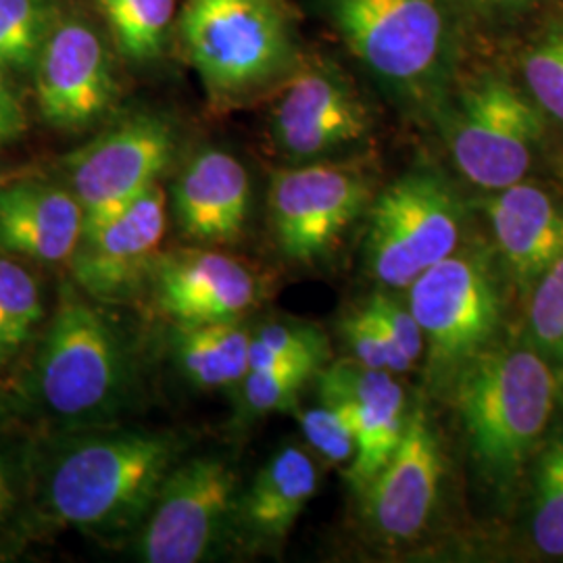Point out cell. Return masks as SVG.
I'll use <instances>...</instances> for the list:
<instances>
[{"instance_id":"obj_1","label":"cell","mask_w":563,"mask_h":563,"mask_svg":"<svg viewBox=\"0 0 563 563\" xmlns=\"http://www.w3.org/2000/svg\"><path fill=\"white\" fill-rule=\"evenodd\" d=\"M323 18L363 67L405 107L439 115L457 48V0H320Z\"/></svg>"},{"instance_id":"obj_2","label":"cell","mask_w":563,"mask_h":563,"mask_svg":"<svg viewBox=\"0 0 563 563\" xmlns=\"http://www.w3.org/2000/svg\"><path fill=\"white\" fill-rule=\"evenodd\" d=\"M484 481L509 490L543 441L558 401V376L534 346L488 344L449 388Z\"/></svg>"},{"instance_id":"obj_3","label":"cell","mask_w":563,"mask_h":563,"mask_svg":"<svg viewBox=\"0 0 563 563\" xmlns=\"http://www.w3.org/2000/svg\"><path fill=\"white\" fill-rule=\"evenodd\" d=\"M178 457V439L115 432L71 446L51 472L46 505L57 522L97 537L139 528Z\"/></svg>"},{"instance_id":"obj_4","label":"cell","mask_w":563,"mask_h":563,"mask_svg":"<svg viewBox=\"0 0 563 563\" xmlns=\"http://www.w3.org/2000/svg\"><path fill=\"white\" fill-rule=\"evenodd\" d=\"M178 34L213 101H244L299 67L297 23L284 0H186Z\"/></svg>"},{"instance_id":"obj_5","label":"cell","mask_w":563,"mask_h":563,"mask_svg":"<svg viewBox=\"0 0 563 563\" xmlns=\"http://www.w3.org/2000/svg\"><path fill=\"white\" fill-rule=\"evenodd\" d=\"M38 357L46 407L69 422L115 416L132 386V365L118 325L84 295L65 286Z\"/></svg>"},{"instance_id":"obj_6","label":"cell","mask_w":563,"mask_h":563,"mask_svg":"<svg viewBox=\"0 0 563 563\" xmlns=\"http://www.w3.org/2000/svg\"><path fill=\"white\" fill-rule=\"evenodd\" d=\"M407 307L422 330L428 384L449 393L501 323V292L488 253L467 246L434 263L409 286Z\"/></svg>"},{"instance_id":"obj_7","label":"cell","mask_w":563,"mask_h":563,"mask_svg":"<svg viewBox=\"0 0 563 563\" xmlns=\"http://www.w3.org/2000/svg\"><path fill=\"white\" fill-rule=\"evenodd\" d=\"M451 159L463 178L495 192L526 180L543 139L541 109L499 74H483L439 111Z\"/></svg>"},{"instance_id":"obj_8","label":"cell","mask_w":563,"mask_h":563,"mask_svg":"<svg viewBox=\"0 0 563 563\" xmlns=\"http://www.w3.org/2000/svg\"><path fill=\"white\" fill-rule=\"evenodd\" d=\"M367 222V272L388 288H409L462 242V202L434 169H411L388 184L369 202Z\"/></svg>"},{"instance_id":"obj_9","label":"cell","mask_w":563,"mask_h":563,"mask_svg":"<svg viewBox=\"0 0 563 563\" xmlns=\"http://www.w3.org/2000/svg\"><path fill=\"white\" fill-rule=\"evenodd\" d=\"M372 202V180L357 165L309 162L272 176L267 213L282 253L320 262Z\"/></svg>"},{"instance_id":"obj_10","label":"cell","mask_w":563,"mask_h":563,"mask_svg":"<svg viewBox=\"0 0 563 563\" xmlns=\"http://www.w3.org/2000/svg\"><path fill=\"white\" fill-rule=\"evenodd\" d=\"M239 509V476L220 457L172 467L144 518L136 555L148 563H197L222 541Z\"/></svg>"},{"instance_id":"obj_11","label":"cell","mask_w":563,"mask_h":563,"mask_svg":"<svg viewBox=\"0 0 563 563\" xmlns=\"http://www.w3.org/2000/svg\"><path fill=\"white\" fill-rule=\"evenodd\" d=\"M174 151V128L153 113L120 120L74 151L67 174L84 209V228L113 216L155 186Z\"/></svg>"},{"instance_id":"obj_12","label":"cell","mask_w":563,"mask_h":563,"mask_svg":"<svg viewBox=\"0 0 563 563\" xmlns=\"http://www.w3.org/2000/svg\"><path fill=\"white\" fill-rule=\"evenodd\" d=\"M372 118L355 86L328 60L299 65L269 113L276 151L295 163L320 162L362 142Z\"/></svg>"},{"instance_id":"obj_13","label":"cell","mask_w":563,"mask_h":563,"mask_svg":"<svg viewBox=\"0 0 563 563\" xmlns=\"http://www.w3.org/2000/svg\"><path fill=\"white\" fill-rule=\"evenodd\" d=\"M32 71L41 113L59 130L90 128L118 97V80L101 34L76 18L55 23Z\"/></svg>"},{"instance_id":"obj_14","label":"cell","mask_w":563,"mask_h":563,"mask_svg":"<svg viewBox=\"0 0 563 563\" xmlns=\"http://www.w3.org/2000/svg\"><path fill=\"white\" fill-rule=\"evenodd\" d=\"M165 223V192L155 184L113 216L81 230L69 257L74 280L97 301L132 297L142 280H148Z\"/></svg>"},{"instance_id":"obj_15","label":"cell","mask_w":563,"mask_h":563,"mask_svg":"<svg viewBox=\"0 0 563 563\" xmlns=\"http://www.w3.org/2000/svg\"><path fill=\"white\" fill-rule=\"evenodd\" d=\"M443 472L441 443L426 411H407L395 453L362 493L372 532L388 544L416 541L439 504Z\"/></svg>"},{"instance_id":"obj_16","label":"cell","mask_w":563,"mask_h":563,"mask_svg":"<svg viewBox=\"0 0 563 563\" xmlns=\"http://www.w3.org/2000/svg\"><path fill=\"white\" fill-rule=\"evenodd\" d=\"M148 282L163 313L184 325L239 322L262 297V284L244 263L209 249L157 255Z\"/></svg>"},{"instance_id":"obj_17","label":"cell","mask_w":563,"mask_h":563,"mask_svg":"<svg viewBox=\"0 0 563 563\" xmlns=\"http://www.w3.org/2000/svg\"><path fill=\"white\" fill-rule=\"evenodd\" d=\"M320 399L341 405L355 430V457L346 481L362 495L401 441L407 405L395 374L372 369L357 360H341L320 369Z\"/></svg>"},{"instance_id":"obj_18","label":"cell","mask_w":563,"mask_h":563,"mask_svg":"<svg viewBox=\"0 0 563 563\" xmlns=\"http://www.w3.org/2000/svg\"><path fill=\"white\" fill-rule=\"evenodd\" d=\"M499 255L520 292L563 257V205L534 181H516L484 199Z\"/></svg>"},{"instance_id":"obj_19","label":"cell","mask_w":563,"mask_h":563,"mask_svg":"<svg viewBox=\"0 0 563 563\" xmlns=\"http://www.w3.org/2000/svg\"><path fill=\"white\" fill-rule=\"evenodd\" d=\"M174 211L181 232L192 241H239L251 213V180L244 165L225 151H202L176 181Z\"/></svg>"},{"instance_id":"obj_20","label":"cell","mask_w":563,"mask_h":563,"mask_svg":"<svg viewBox=\"0 0 563 563\" xmlns=\"http://www.w3.org/2000/svg\"><path fill=\"white\" fill-rule=\"evenodd\" d=\"M81 230L84 209L74 192L38 180L0 188V249L34 262H67Z\"/></svg>"},{"instance_id":"obj_21","label":"cell","mask_w":563,"mask_h":563,"mask_svg":"<svg viewBox=\"0 0 563 563\" xmlns=\"http://www.w3.org/2000/svg\"><path fill=\"white\" fill-rule=\"evenodd\" d=\"M318 484L320 472L311 455L297 444L282 446L239 499L236 516L246 537L255 544L282 543L313 499Z\"/></svg>"},{"instance_id":"obj_22","label":"cell","mask_w":563,"mask_h":563,"mask_svg":"<svg viewBox=\"0 0 563 563\" xmlns=\"http://www.w3.org/2000/svg\"><path fill=\"white\" fill-rule=\"evenodd\" d=\"M176 357L201 388H236L249 372L251 334L239 322L178 323Z\"/></svg>"},{"instance_id":"obj_23","label":"cell","mask_w":563,"mask_h":563,"mask_svg":"<svg viewBox=\"0 0 563 563\" xmlns=\"http://www.w3.org/2000/svg\"><path fill=\"white\" fill-rule=\"evenodd\" d=\"M121 57L159 59L176 20V0H95Z\"/></svg>"},{"instance_id":"obj_24","label":"cell","mask_w":563,"mask_h":563,"mask_svg":"<svg viewBox=\"0 0 563 563\" xmlns=\"http://www.w3.org/2000/svg\"><path fill=\"white\" fill-rule=\"evenodd\" d=\"M41 320L38 282L20 263L0 257V365L20 353Z\"/></svg>"},{"instance_id":"obj_25","label":"cell","mask_w":563,"mask_h":563,"mask_svg":"<svg viewBox=\"0 0 563 563\" xmlns=\"http://www.w3.org/2000/svg\"><path fill=\"white\" fill-rule=\"evenodd\" d=\"M57 21L53 0H0V67L30 71Z\"/></svg>"},{"instance_id":"obj_26","label":"cell","mask_w":563,"mask_h":563,"mask_svg":"<svg viewBox=\"0 0 563 563\" xmlns=\"http://www.w3.org/2000/svg\"><path fill=\"white\" fill-rule=\"evenodd\" d=\"M532 541L551 558H563V428L543 444L534 467Z\"/></svg>"},{"instance_id":"obj_27","label":"cell","mask_w":563,"mask_h":563,"mask_svg":"<svg viewBox=\"0 0 563 563\" xmlns=\"http://www.w3.org/2000/svg\"><path fill=\"white\" fill-rule=\"evenodd\" d=\"M330 357L322 332L302 323H269L251 336L249 372L301 365L320 372Z\"/></svg>"},{"instance_id":"obj_28","label":"cell","mask_w":563,"mask_h":563,"mask_svg":"<svg viewBox=\"0 0 563 563\" xmlns=\"http://www.w3.org/2000/svg\"><path fill=\"white\" fill-rule=\"evenodd\" d=\"M316 374L311 367L288 365L272 369H251L236 386V405L242 420H255L297 405L305 384Z\"/></svg>"},{"instance_id":"obj_29","label":"cell","mask_w":563,"mask_h":563,"mask_svg":"<svg viewBox=\"0 0 563 563\" xmlns=\"http://www.w3.org/2000/svg\"><path fill=\"white\" fill-rule=\"evenodd\" d=\"M522 78L541 113L563 123V23L523 53Z\"/></svg>"},{"instance_id":"obj_30","label":"cell","mask_w":563,"mask_h":563,"mask_svg":"<svg viewBox=\"0 0 563 563\" xmlns=\"http://www.w3.org/2000/svg\"><path fill=\"white\" fill-rule=\"evenodd\" d=\"M342 336L349 344L353 360L390 374H407L413 363L401 351V346L393 341V336L383 328L365 307L349 313L341 323Z\"/></svg>"},{"instance_id":"obj_31","label":"cell","mask_w":563,"mask_h":563,"mask_svg":"<svg viewBox=\"0 0 563 563\" xmlns=\"http://www.w3.org/2000/svg\"><path fill=\"white\" fill-rule=\"evenodd\" d=\"M528 325L532 346L563 362V257L532 288Z\"/></svg>"},{"instance_id":"obj_32","label":"cell","mask_w":563,"mask_h":563,"mask_svg":"<svg viewBox=\"0 0 563 563\" xmlns=\"http://www.w3.org/2000/svg\"><path fill=\"white\" fill-rule=\"evenodd\" d=\"M302 434L318 455L332 465H346L355 457V430L349 411L334 402H320L299 416Z\"/></svg>"},{"instance_id":"obj_33","label":"cell","mask_w":563,"mask_h":563,"mask_svg":"<svg viewBox=\"0 0 563 563\" xmlns=\"http://www.w3.org/2000/svg\"><path fill=\"white\" fill-rule=\"evenodd\" d=\"M363 307L383 323L384 330L393 336V341L401 346L402 353L411 363L420 362L423 355V336L420 325L416 322L409 307H402L390 295L374 292Z\"/></svg>"},{"instance_id":"obj_34","label":"cell","mask_w":563,"mask_h":563,"mask_svg":"<svg viewBox=\"0 0 563 563\" xmlns=\"http://www.w3.org/2000/svg\"><path fill=\"white\" fill-rule=\"evenodd\" d=\"M25 130V113L18 95L4 78L0 67V146L18 141Z\"/></svg>"},{"instance_id":"obj_35","label":"cell","mask_w":563,"mask_h":563,"mask_svg":"<svg viewBox=\"0 0 563 563\" xmlns=\"http://www.w3.org/2000/svg\"><path fill=\"white\" fill-rule=\"evenodd\" d=\"M13 504H15V490L11 483V474H9V467L0 460V522L13 509Z\"/></svg>"},{"instance_id":"obj_36","label":"cell","mask_w":563,"mask_h":563,"mask_svg":"<svg viewBox=\"0 0 563 563\" xmlns=\"http://www.w3.org/2000/svg\"><path fill=\"white\" fill-rule=\"evenodd\" d=\"M478 2L490 7V9H518V7L537 2V0H478Z\"/></svg>"}]
</instances>
